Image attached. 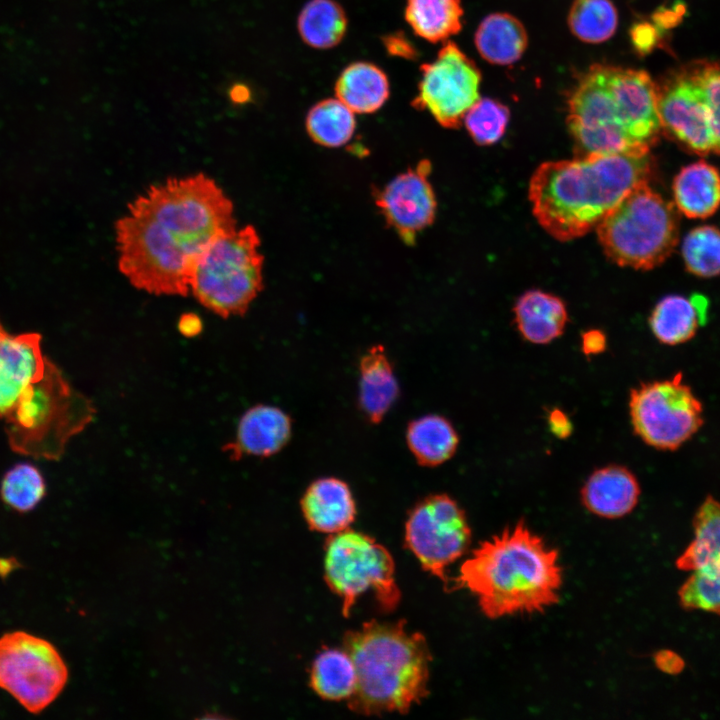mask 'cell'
<instances>
[{"label": "cell", "instance_id": "obj_16", "mask_svg": "<svg viewBox=\"0 0 720 720\" xmlns=\"http://www.w3.org/2000/svg\"><path fill=\"white\" fill-rule=\"evenodd\" d=\"M292 429V419L285 411L258 404L242 415L234 439L224 444L222 450L232 461L245 456L270 457L288 444Z\"/></svg>", "mask_w": 720, "mask_h": 720}, {"label": "cell", "instance_id": "obj_12", "mask_svg": "<svg viewBox=\"0 0 720 720\" xmlns=\"http://www.w3.org/2000/svg\"><path fill=\"white\" fill-rule=\"evenodd\" d=\"M471 529L464 510L446 494H432L409 512L405 543L424 570L450 586L446 569L467 550Z\"/></svg>", "mask_w": 720, "mask_h": 720}, {"label": "cell", "instance_id": "obj_1", "mask_svg": "<svg viewBox=\"0 0 720 720\" xmlns=\"http://www.w3.org/2000/svg\"><path fill=\"white\" fill-rule=\"evenodd\" d=\"M95 413L43 354L39 334H7L0 341V419L13 451L58 460Z\"/></svg>", "mask_w": 720, "mask_h": 720}, {"label": "cell", "instance_id": "obj_36", "mask_svg": "<svg viewBox=\"0 0 720 720\" xmlns=\"http://www.w3.org/2000/svg\"><path fill=\"white\" fill-rule=\"evenodd\" d=\"M630 35L634 48L640 53L650 52L656 46L658 40L656 25L646 22L635 24Z\"/></svg>", "mask_w": 720, "mask_h": 720}, {"label": "cell", "instance_id": "obj_22", "mask_svg": "<svg viewBox=\"0 0 720 720\" xmlns=\"http://www.w3.org/2000/svg\"><path fill=\"white\" fill-rule=\"evenodd\" d=\"M475 47L490 64L510 65L517 62L528 46L527 31L515 16L497 12L487 15L474 35Z\"/></svg>", "mask_w": 720, "mask_h": 720}, {"label": "cell", "instance_id": "obj_15", "mask_svg": "<svg viewBox=\"0 0 720 720\" xmlns=\"http://www.w3.org/2000/svg\"><path fill=\"white\" fill-rule=\"evenodd\" d=\"M430 172L431 163L421 160L375 193L376 206L406 245H414L418 233L435 219L437 201L428 180Z\"/></svg>", "mask_w": 720, "mask_h": 720}, {"label": "cell", "instance_id": "obj_5", "mask_svg": "<svg viewBox=\"0 0 720 720\" xmlns=\"http://www.w3.org/2000/svg\"><path fill=\"white\" fill-rule=\"evenodd\" d=\"M356 670L349 708L363 715L405 713L428 694L431 654L425 637L403 621L372 620L344 635Z\"/></svg>", "mask_w": 720, "mask_h": 720}, {"label": "cell", "instance_id": "obj_41", "mask_svg": "<svg viewBox=\"0 0 720 720\" xmlns=\"http://www.w3.org/2000/svg\"><path fill=\"white\" fill-rule=\"evenodd\" d=\"M178 331L185 337H196L203 330V322L194 312L181 314L177 323Z\"/></svg>", "mask_w": 720, "mask_h": 720}, {"label": "cell", "instance_id": "obj_9", "mask_svg": "<svg viewBox=\"0 0 720 720\" xmlns=\"http://www.w3.org/2000/svg\"><path fill=\"white\" fill-rule=\"evenodd\" d=\"M394 573L389 551L367 534L348 528L330 534L325 542L324 577L341 599L345 617L358 597L368 591L384 611L394 610L401 597Z\"/></svg>", "mask_w": 720, "mask_h": 720}, {"label": "cell", "instance_id": "obj_43", "mask_svg": "<svg viewBox=\"0 0 720 720\" xmlns=\"http://www.w3.org/2000/svg\"><path fill=\"white\" fill-rule=\"evenodd\" d=\"M8 333L5 331L4 327L2 326L0 322V341L7 335Z\"/></svg>", "mask_w": 720, "mask_h": 720}, {"label": "cell", "instance_id": "obj_38", "mask_svg": "<svg viewBox=\"0 0 720 720\" xmlns=\"http://www.w3.org/2000/svg\"><path fill=\"white\" fill-rule=\"evenodd\" d=\"M547 423L550 432L559 439L568 438L573 431L570 418L559 408H553L548 412Z\"/></svg>", "mask_w": 720, "mask_h": 720}, {"label": "cell", "instance_id": "obj_25", "mask_svg": "<svg viewBox=\"0 0 720 720\" xmlns=\"http://www.w3.org/2000/svg\"><path fill=\"white\" fill-rule=\"evenodd\" d=\"M405 439L417 464L430 468L450 460L459 445L453 424L438 414L423 415L409 422Z\"/></svg>", "mask_w": 720, "mask_h": 720}, {"label": "cell", "instance_id": "obj_7", "mask_svg": "<svg viewBox=\"0 0 720 720\" xmlns=\"http://www.w3.org/2000/svg\"><path fill=\"white\" fill-rule=\"evenodd\" d=\"M260 245L252 225L216 236L196 260L190 281L192 295L222 318L243 316L264 287Z\"/></svg>", "mask_w": 720, "mask_h": 720}, {"label": "cell", "instance_id": "obj_14", "mask_svg": "<svg viewBox=\"0 0 720 720\" xmlns=\"http://www.w3.org/2000/svg\"><path fill=\"white\" fill-rule=\"evenodd\" d=\"M661 128L689 152L714 153V112L693 62L656 83Z\"/></svg>", "mask_w": 720, "mask_h": 720}, {"label": "cell", "instance_id": "obj_24", "mask_svg": "<svg viewBox=\"0 0 720 720\" xmlns=\"http://www.w3.org/2000/svg\"><path fill=\"white\" fill-rule=\"evenodd\" d=\"M334 91L336 98L354 113L370 114L387 101L390 85L380 67L358 61L344 68L336 80Z\"/></svg>", "mask_w": 720, "mask_h": 720}, {"label": "cell", "instance_id": "obj_34", "mask_svg": "<svg viewBox=\"0 0 720 720\" xmlns=\"http://www.w3.org/2000/svg\"><path fill=\"white\" fill-rule=\"evenodd\" d=\"M509 119L510 111L506 105L491 98H479L463 120L475 143L492 145L504 135Z\"/></svg>", "mask_w": 720, "mask_h": 720}, {"label": "cell", "instance_id": "obj_31", "mask_svg": "<svg viewBox=\"0 0 720 720\" xmlns=\"http://www.w3.org/2000/svg\"><path fill=\"white\" fill-rule=\"evenodd\" d=\"M618 26V12L611 0H574L568 27L580 41L599 44L609 40Z\"/></svg>", "mask_w": 720, "mask_h": 720}, {"label": "cell", "instance_id": "obj_30", "mask_svg": "<svg viewBox=\"0 0 720 720\" xmlns=\"http://www.w3.org/2000/svg\"><path fill=\"white\" fill-rule=\"evenodd\" d=\"M305 127L315 143L329 148L340 147L354 134L355 113L337 98L323 99L308 111Z\"/></svg>", "mask_w": 720, "mask_h": 720}, {"label": "cell", "instance_id": "obj_39", "mask_svg": "<svg viewBox=\"0 0 720 720\" xmlns=\"http://www.w3.org/2000/svg\"><path fill=\"white\" fill-rule=\"evenodd\" d=\"M607 339L599 329H589L581 335V350L586 356L598 355L605 351Z\"/></svg>", "mask_w": 720, "mask_h": 720}, {"label": "cell", "instance_id": "obj_40", "mask_svg": "<svg viewBox=\"0 0 720 720\" xmlns=\"http://www.w3.org/2000/svg\"><path fill=\"white\" fill-rule=\"evenodd\" d=\"M656 667L664 673L676 675L684 668L683 659L675 652L664 649L654 655Z\"/></svg>", "mask_w": 720, "mask_h": 720}, {"label": "cell", "instance_id": "obj_2", "mask_svg": "<svg viewBox=\"0 0 720 720\" xmlns=\"http://www.w3.org/2000/svg\"><path fill=\"white\" fill-rule=\"evenodd\" d=\"M650 170L649 152L590 154L542 163L529 184L533 214L557 240L581 237L632 189L647 182Z\"/></svg>", "mask_w": 720, "mask_h": 720}, {"label": "cell", "instance_id": "obj_13", "mask_svg": "<svg viewBox=\"0 0 720 720\" xmlns=\"http://www.w3.org/2000/svg\"><path fill=\"white\" fill-rule=\"evenodd\" d=\"M418 93L411 105L428 111L444 128H458L479 100L481 72L456 43L446 41L436 58L421 65Z\"/></svg>", "mask_w": 720, "mask_h": 720}, {"label": "cell", "instance_id": "obj_17", "mask_svg": "<svg viewBox=\"0 0 720 720\" xmlns=\"http://www.w3.org/2000/svg\"><path fill=\"white\" fill-rule=\"evenodd\" d=\"M300 506L309 527L321 533L335 534L346 530L356 516V503L349 485L332 476L311 482Z\"/></svg>", "mask_w": 720, "mask_h": 720}, {"label": "cell", "instance_id": "obj_3", "mask_svg": "<svg viewBox=\"0 0 720 720\" xmlns=\"http://www.w3.org/2000/svg\"><path fill=\"white\" fill-rule=\"evenodd\" d=\"M562 583L557 550L519 521L481 542L452 588L471 592L482 613L498 619L543 612L559 602Z\"/></svg>", "mask_w": 720, "mask_h": 720}, {"label": "cell", "instance_id": "obj_35", "mask_svg": "<svg viewBox=\"0 0 720 720\" xmlns=\"http://www.w3.org/2000/svg\"><path fill=\"white\" fill-rule=\"evenodd\" d=\"M681 606L720 616V561L697 569L679 590Z\"/></svg>", "mask_w": 720, "mask_h": 720}, {"label": "cell", "instance_id": "obj_10", "mask_svg": "<svg viewBox=\"0 0 720 720\" xmlns=\"http://www.w3.org/2000/svg\"><path fill=\"white\" fill-rule=\"evenodd\" d=\"M628 405L635 434L658 450L680 448L704 423L702 403L681 372L632 388Z\"/></svg>", "mask_w": 720, "mask_h": 720}, {"label": "cell", "instance_id": "obj_8", "mask_svg": "<svg viewBox=\"0 0 720 720\" xmlns=\"http://www.w3.org/2000/svg\"><path fill=\"white\" fill-rule=\"evenodd\" d=\"M673 205L643 182L597 224L599 242L614 263L649 270L669 257L678 241Z\"/></svg>", "mask_w": 720, "mask_h": 720}, {"label": "cell", "instance_id": "obj_11", "mask_svg": "<svg viewBox=\"0 0 720 720\" xmlns=\"http://www.w3.org/2000/svg\"><path fill=\"white\" fill-rule=\"evenodd\" d=\"M67 679V666L50 642L23 631L0 638V687L29 712L50 705Z\"/></svg>", "mask_w": 720, "mask_h": 720}, {"label": "cell", "instance_id": "obj_37", "mask_svg": "<svg viewBox=\"0 0 720 720\" xmlns=\"http://www.w3.org/2000/svg\"><path fill=\"white\" fill-rule=\"evenodd\" d=\"M387 52L392 56L414 59L417 56L415 47L401 32L392 33L383 38Z\"/></svg>", "mask_w": 720, "mask_h": 720}, {"label": "cell", "instance_id": "obj_27", "mask_svg": "<svg viewBox=\"0 0 720 720\" xmlns=\"http://www.w3.org/2000/svg\"><path fill=\"white\" fill-rule=\"evenodd\" d=\"M347 26L344 9L334 0H309L297 19L301 39L316 49L337 46L344 38Z\"/></svg>", "mask_w": 720, "mask_h": 720}, {"label": "cell", "instance_id": "obj_4", "mask_svg": "<svg viewBox=\"0 0 720 720\" xmlns=\"http://www.w3.org/2000/svg\"><path fill=\"white\" fill-rule=\"evenodd\" d=\"M579 156L649 152L661 128L657 86L643 70L594 64L568 98Z\"/></svg>", "mask_w": 720, "mask_h": 720}, {"label": "cell", "instance_id": "obj_28", "mask_svg": "<svg viewBox=\"0 0 720 720\" xmlns=\"http://www.w3.org/2000/svg\"><path fill=\"white\" fill-rule=\"evenodd\" d=\"M694 539L676 560L680 570L695 571L720 561V502L707 496L693 519Z\"/></svg>", "mask_w": 720, "mask_h": 720}, {"label": "cell", "instance_id": "obj_32", "mask_svg": "<svg viewBox=\"0 0 720 720\" xmlns=\"http://www.w3.org/2000/svg\"><path fill=\"white\" fill-rule=\"evenodd\" d=\"M682 255L689 272L700 277L720 274V230L700 226L691 230L682 243Z\"/></svg>", "mask_w": 720, "mask_h": 720}, {"label": "cell", "instance_id": "obj_26", "mask_svg": "<svg viewBox=\"0 0 720 720\" xmlns=\"http://www.w3.org/2000/svg\"><path fill=\"white\" fill-rule=\"evenodd\" d=\"M461 0H406L404 17L420 38L437 43L462 29Z\"/></svg>", "mask_w": 720, "mask_h": 720}, {"label": "cell", "instance_id": "obj_18", "mask_svg": "<svg viewBox=\"0 0 720 720\" xmlns=\"http://www.w3.org/2000/svg\"><path fill=\"white\" fill-rule=\"evenodd\" d=\"M640 485L636 476L621 465L595 470L581 489V500L591 513L607 519L621 518L637 505Z\"/></svg>", "mask_w": 720, "mask_h": 720}, {"label": "cell", "instance_id": "obj_33", "mask_svg": "<svg viewBox=\"0 0 720 720\" xmlns=\"http://www.w3.org/2000/svg\"><path fill=\"white\" fill-rule=\"evenodd\" d=\"M0 493L2 500L19 512L32 510L45 494L41 473L28 463H21L4 476Z\"/></svg>", "mask_w": 720, "mask_h": 720}, {"label": "cell", "instance_id": "obj_6", "mask_svg": "<svg viewBox=\"0 0 720 720\" xmlns=\"http://www.w3.org/2000/svg\"><path fill=\"white\" fill-rule=\"evenodd\" d=\"M127 210L145 216L165 243L194 264L216 236L237 227L232 200L202 172L150 185Z\"/></svg>", "mask_w": 720, "mask_h": 720}, {"label": "cell", "instance_id": "obj_19", "mask_svg": "<svg viewBox=\"0 0 720 720\" xmlns=\"http://www.w3.org/2000/svg\"><path fill=\"white\" fill-rule=\"evenodd\" d=\"M358 405L372 424H379L399 396L392 362L380 344L369 347L359 361Z\"/></svg>", "mask_w": 720, "mask_h": 720}, {"label": "cell", "instance_id": "obj_23", "mask_svg": "<svg viewBox=\"0 0 720 720\" xmlns=\"http://www.w3.org/2000/svg\"><path fill=\"white\" fill-rule=\"evenodd\" d=\"M672 188L675 204L686 217L707 218L720 206V173L705 161L683 167Z\"/></svg>", "mask_w": 720, "mask_h": 720}, {"label": "cell", "instance_id": "obj_42", "mask_svg": "<svg viewBox=\"0 0 720 720\" xmlns=\"http://www.w3.org/2000/svg\"><path fill=\"white\" fill-rule=\"evenodd\" d=\"M228 96L234 104H245L251 98V91L246 85L238 83L230 87Z\"/></svg>", "mask_w": 720, "mask_h": 720}, {"label": "cell", "instance_id": "obj_20", "mask_svg": "<svg viewBox=\"0 0 720 720\" xmlns=\"http://www.w3.org/2000/svg\"><path fill=\"white\" fill-rule=\"evenodd\" d=\"M709 302L700 294L689 297L668 295L654 307L649 326L655 338L665 345H679L691 340L707 321Z\"/></svg>", "mask_w": 720, "mask_h": 720}, {"label": "cell", "instance_id": "obj_29", "mask_svg": "<svg viewBox=\"0 0 720 720\" xmlns=\"http://www.w3.org/2000/svg\"><path fill=\"white\" fill-rule=\"evenodd\" d=\"M310 685L323 699L348 700L355 689L356 670L347 651L326 648L319 652L311 666Z\"/></svg>", "mask_w": 720, "mask_h": 720}, {"label": "cell", "instance_id": "obj_21", "mask_svg": "<svg viewBox=\"0 0 720 720\" xmlns=\"http://www.w3.org/2000/svg\"><path fill=\"white\" fill-rule=\"evenodd\" d=\"M516 327L533 344H548L563 334L568 321L564 302L557 296L529 290L514 306Z\"/></svg>", "mask_w": 720, "mask_h": 720}]
</instances>
